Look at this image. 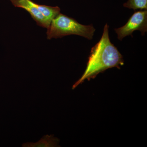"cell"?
I'll use <instances>...</instances> for the list:
<instances>
[{"mask_svg":"<svg viewBox=\"0 0 147 147\" xmlns=\"http://www.w3.org/2000/svg\"><path fill=\"white\" fill-rule=\"evenodd\" d=\"M59 140L53 135H46L36 143L27 142L22 145L24 147H59Z\"/></svg>","mask_w":147,"mask_h":147,"instance_id":"5","label":"cell"},{"mask_svg":"<svg viewBox=\"0 0 147 147\" xmlns=\"http://www.w3.org/2000/svg\"><path fill=\"white\" fill-rule=\"evenodd\" d=\"M10 1L15 7L24 9L29 12L39 26L48 28L50 24L38 10L37 3L31 0H10Z\"/></svg>","mask_w":147,"mask_h":147,"instance_id":"4","label":"cell"},{"mask_svg":"<svg viewBox=\"0 0 147 147\" xmlns=\"http://www.w3.org/2000/svg\"><path fill=\"white\" fill-rule=\"evenodd\" d=\"M95 31V29L92 24L82 25L74 18L59 13L51 21L46 34L48 40L76 35L90 40L92 39Z\"/></svg>","mask_w":147,"mask_h":147,"instance_id":"2","label":"cell"},{"mask_svg":"<svg viewBox=\"0 0 147 147\" xmlns=\"http://www.w3.org/2000/svg\"><path fill=\"white\" fill-rule=\"evenodd\" d=\"M115 30L120 40L127 36H132V34L136 30L140 31L144 35L147 30V10L135 11L124 26Z\"/></svg>","mask_w":147,"mask_h":147,"instance_id":"3","label":"cell"},{"mask_svg":"<svg viewBox=\"0 0 147 147\" xmlns=\"http://www.w3.org/2000/svg\"><path fill=\"white\" fill-rule=\"evenodd\" d=\"M38 10L50 24L55 17L60 13V8L58 6L52 7L37 4Z\"/></svg>","mask_w":147,"mask_h":147,"instance_id":"6","label":"cell"},{"mask_svg":"<svg viewBox=\"0 0 147 147\" xmlns=\"http://www.w3.org/2000/svg\"><path fill=\"white\" fill-rule=\"evenodd\" d=\"M123 65L122 55L110 41L109 26L106 24L101 38L92 48L86 70L81 78L73 85L72 89L86 79H94L98 74L108 69H120L121 66Z\"/></svg>","mask_w":147,"mask_h":147,"instance_id":"1","label":"cell"},{"mask_svg":"<svg viewBox=\"0 0 147 147\" xmlns=\"http://www.w3.org/2000/svg\"><path fill=\"white\" fill-rule=\"evenodd\" d=\"M124 7L136 10H147V0H128L123 4Z\"/></svg>","mask_w":147,"mask_h":147,"instance_id":"7","label":"cell"}]
</instances>
